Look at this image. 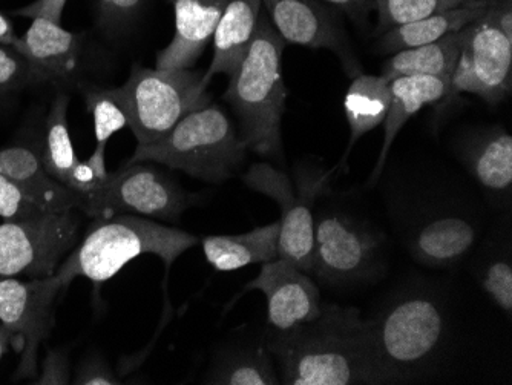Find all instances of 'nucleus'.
Masks as SVG:
<instances>
[{
    "mask_svg": "<svg viewBox=\"0 0 512 385\" xmlns=\"http://www.w3.org/2000/svg\"><path fill=\"white\" fill-rule=\"evenodd\" d=\"M267 349L278 362L283 384H385L370 320L355 307L322 304L315 320L273 333Z\"/></svg>",
    "mask_w": 512,
    "mask_h": 385,
    "instance_id": "obj_1",
    "label": "nucleus"
},
{
    "mask_svg": "<svg viewBox=\"0 0 512 385\" xmlns=\"http://www.w3.org/2000/svg\"><path fill=\"white\" fill-rule=\"evenodd\" d=\"M286 42L266 13L261 11L258 28L237 73L229 77L224 100L240 122L241 139L247 148L263 157H281V123L286 109L283 53Z\"/></svg>",
    "mask_w": 512,
    "mask_h": 385,
    "instance_id": "obj_2",
    "label": "nucleus"
},
{
    "mask_svg": "<svg viewBox=\"0 0 512 385\" xmlns=\"http://www.w3.org/2000/svg\"><path fill=\"white\" fill-rule=\"evenodd\" d=\"M197 243L198 238L189 232L134 214L94 218L82 243L66 255L56 275L65 287L79 277L102 284L142 255H157L166 266H172Z\"/></svg>",
    "mask_w": 512,
    "mask_h": 385,
    "instance_id": "obj_3",
    "label": "nucleus"
},
{
    "mask_svg": "<svg viewBox=\"0 0 512 385\" xmlns=\"http://www.w3.org/2000/svg\"><path fill=\"white\" fill-rule=\"evenodd\" d=\"M247 145L218 105L204 106L181 119L163 139L138 146L128 163L157 162L200 180L221 183L244 162Z\"/></svg>",
    "mask_w": 512,
    "mask_h": 385,
    "instance_id": "obj_4",
    "label": "nucleus"
},
{
    "mask_svg": "<svg viewBox=\"0 0 512 385\" xmlns=\"http://www.w3.org/2000/svg\"><path fill=\"white\" fill-rule=\"evenodd\" d=\"M370 324L385 384L407 381L430 366L445 336L442 307L424 293L396 298Z\"/></svg>",
    "mask_w": 512,
    "mask_h": 385,
    "instance_id": "obj_5",
    "label": "nucleus"
},
{
    "mask_svg": "<svg viewBox=\"0 0 512 385\" xmlns=\"http://www.w3.org/2000/svg\"><path fill=\"white\" fill-rule=\"evenodd\" d=\"M204 74L191 70H152L132 66L125 85L114 89L138 146L168 135L191 112L211 105Z\"/></svg>",
    "mask_w": 512,
    "mask_h": 385,
    "instance_id": "obj_6",
    "label": "nucleus"
},
{
    "mask_svg": "<svg viewBox=\"0 0 512 385\" xmlns=\"http://www.w3.org/2000/svg\"><path fill=\"white\" fill-rule=\"evenodd\" d=\"M79 235L74 211L45 212L0 223V280L56 274Z\"/></svg>",
    "mask_w": 512,
    "mask_h": 385,
    "instance_id": "obj_7",
    "label": "nucleus"
},
{
    "mask_svg": "<svg viewBox=\"0 0 512 385\" xmlns=\"http://www.w3.org/2000/svg\"><path fill=\"white\" fill-rule=\"evenodd\" d=\"M194 201L195 195L183 191L165 172L137 162L111 172L96 192L83 198L80 211L91 218L134 214L177 220Z\"/></svg>",
    "mask_w": 512,
    "mask_h": 385,
    "instance_id": "obj_8",
    "label": "nucleus"
},
{
    "mask_svg": "<svg viewBox=\"0 0 512 385\" xmlns=\"http://www.w3.org/2000/svg\"><path fill=\"white\" fill-rule=\"evenodd\" d=\"M463 31L465 40L448 97L470 93L497 105L511 93L512 37L500 28L493 4Z\"/></svg>",
    "mask_w": 512,
    "mask_h": 385,
    "instance_id": "obj_9",
    "label": "nucleus"
},
{
    "mask_svg": "<svg viewBox=\"0 0 512 385\" xmlns=\"http://www.w3.org/2000/svg\"><path fill=\"white\" fill-rule=\"evenodd\" d=\"M381 243L365 224L341 212H324L313 228L312 274L330 286L375 274Z\"/></svg>",
    "mask_w": 512,
    "mask_h": 385,
    "instance_id": "obj_10",
    "label": "nucleus"
},
{
    "mask_svg": "<svg viewBox=\"0 0 512 385\" xmlns=\"http://www.w3.org/2000/svg\"><path fill=\"white\" fill-rule=\"evenodd\" d=\"M65 289L56 274L45 278L0 280V323L20 343L16 379H30L37 373L40 344L50 335L54 303Z\"/></svg>",
    "mask_w": 512,
    "mask_h": 385,
    "instance_id": "obj_11",
    "label": "nucleus"
},
{
    "mask_svg": "<svg viewBox=\"0 0 512 385\" xmlns=\"http://www.w3.org/2000/svg\"><path fill=\"white\" fill-rule=\"evenodd\" d=\"M244 183L253 191L275 200L281 208L279 257L292 261L306 274H312L315 228L312 203L324 185L322 178H310L296 192L284 172L267 163H256L247 171Z\"/></svg>",
    "mask_w": 512,
    "mask_h": 385,
    "instance_id": "obj_12",
    "label": "nucleus"
},
{
    "mask_svg": "<svg viewBox=\"0 0 512 385\" xmlns=\"http://www.w3.org/2000/svg\"><path fill=\"white\" fill-rule=\"evenodd\" d=\"M267 17L286 43L301 47L325 48L341 60L347 76L362 74L358 57L350 47L341 20L332 5L321 0H261Z\"/></svg>",
    "mask_w": 512,
    "mask_h": 385,
    "instance_id": "obj_13",
    "label": "nucleus"
},
{
    "mask_svg": "<svg viewBox=\"0 0 512 385\" xmlns=\"http://www.w3.org/2000/svg\"><path fill=\"white\" fill-rule=\"evenodd\" d=\"M261 290L267 300V321L275 332H287L315 320L321 313L319 289L309 274L286 258L264 263L244 292Z\"/></svg>",
    "mask_w": 512,
    "mask_h": 385,
    "instance_id": "obj_14",
    "label": "nucleus"
},
{
    "mask_svg": "<svg viewBox=\"0 0 512 385\" xmlns=\"http://www.w3.org/2000/svg\"><path fill=\"white\" fill-rule=\"evenodd\" d=\"M13 48L30 62L37 85L62 83L79 68L82 39L79 34L65 30L62 24L36 17Z\"/></svg>",
    "mask_w": 512,
    "mask_h": 385,
    "instance_id": "obj_15",
    "label": "nucleus"
},
{
    "mask_svg": "<svg viewBox=\"0 0 512 385\" xmlns=\"http://www.w3.org/2000/svg\"><path fill=\"white\" fill-rule=\"evenodd\" d=\"M230 0H174L175 33L157 56L158 70H191L200 59Z\"/></svg>",
    "mask_w": 512,
    "mask_h": 385,
    "instance_id": "obj_16",
    "label": "nucleus"
},
{
    "mask_svg": "<svg viewBox=\"0 0 512 385\" xmlns=\"http://www.w3.org/2000/svg\"><path fill=\"white\" fill-rule=\"evenodd\" d=\"M0 174L10 178L48 212L82 208V197L51 177L43 165L42 152L28 145L0 148Z\"/></svg>",
    "mask_w": 512,
    "mask_h": 385,
    "instance_id": "obj_17",
    "label": "nucleus"
},
{
    "mask_svg": "<svg viewBox=\"0 0 512 385\" xmlns=\"http://www.w3.org/2000/svg\"><path fill=\"white\" fill-rule=\"evenodd\" d=\"M451 79L447 77L407 76L391 80V103L385 117L384 143L370 183L381 177L391 146L405 123L424 106L434 105L450 94Z\"/></svg>",
    "mask_w": 512,
    "mask_h": 385,
    "instance_id": "obj_18",
    "label": "nucleus"
},
{
    "mask_svg": "<svg viewBox=\"0 0 512 385\" xmlns=\"http://www.w3.org/2000/svg\"><path fill=\"white\" fill-rule=\"evenodd\" d=\"M261 7V0H230L212 39L214 59L204 74L207 86L217 74L232 77L237 73L258 28Z\"/></svg>",
    "mask_w": 512,
    "mask_h": 385,
    "instance_id": "obj_19",
    "label": "nucleus"
},
{
    "mask_svg": "<svg viewBox=\"0 0 512 385\" xmlns=\"http://www.w3.org/2000/svg\"><path fill=\"white\" fill-rule=\"evenodd\" d=\"M279 223L267 224L246 234L211 235L203 240L207 263L218 272H232L249 264L269 263L278 254Z\"/></svg>",
    "mask_w": 512,
    "mask_h": 385,
    "instance_id": "obj_20",
    "label": "nucleus"
},
{
    "mask_svg": "<svg viewBox=\"0 0 512 385\" xmlns=\"http://www.w3.org/2000/svg\"><path fill=\"white\" fill-rule=\"evenodd\" d=\"M476 229L459 217H437L422 224L411 238V252L427 266H448L462 260L476 243Z\"/></svg>",
    "mask_w": 512,
    "mask_h": 385,
    "instance_id": "obj_21",
    "label": "nucleus"
},
{
    "mask_svg": "<svg viewBox=\"0 0 512 385\" xmlns=\"http://www.w3.org/2000/svg\"><path fill=\"white\" fill-rule=\"evenodd\" d=\"M488 7L490 5L483 2L465 5V7L454 8V10L444 11V13L434 14V16L394 28L379 37L378 50L381 53L394 54L436 42L447 34L457 33L473 24L474 20L485 14Z\"/></svg>",
    "mask_w": 512,
    "mask_h": 385,
    "instance_id": "obj_22",
    "label": "nucleus"
},
{
    "mask_svg": "<svg viewBox=\"0 0 512 385\" xmlns=\"http://www.w3.org/2000/svg\"><path fill=\"white\" fill-rule=\"evenodd\" d=\"M465 31L447 34L436 42L394 53L387 60L382 76L387 80L407 76L447 77L451 79L459 62Z\"/></svg>",
    "mask_w": 512,
    "mask_h": 385,
    "instance_id": "obj_23",
    "label": "nucleus"
},
{
    "mask_svg": "<svg viewBox=\"0 0 512 385\" xmlns=\"http://www.w3.org/2000/svg\"><path fill=\"white\" fill-rule=\"evenodd\" d=\"M390 103V80L384 76L359 74L353 79L344 100L345 117L350 125L347 152L352 151L362 135L385 122Z\"/></svg>",
    "mask_w": 512,
    "mask_h": 385,
    "instance_id": "obj_24",
    "label": "nucleus"
},
{
    "mask_svg": "<svg viewBox=\"0 0 512 385\" xmlns=\"http://www.w3.org/2000/svg\"><path fill=\"white\" fill-rule=\"evenodd\" d=\"M467 163L486 191L509 195L512 188V137L503 129H494L480 137L468 149Z\"/></svg>",
    "mask_w": 512,
    "mask_h": 385,
    "instance_id": "obj_25",
    "label": "nucleus"
},
{
    "mask_svg": "<svg viewBox=\"0 0 512 385\" xmlns=\"http://www.w3.org/2000/svg\"><path fill=\"white\" fill-rule=\"evenodd\" d=\"M68 106L69 97L65 93L57 94L51 105L50 114L46 117L42 149L46 171L66 188L69 186L74 168L80 162L69 135Z\"/></svg>",
    "mask_w": 512,
    "mask_h": 385,
    "instance_id": "obj_26",
    "label": "nucleus"
},
{
    "mask_svg": "<svg viewBox=\"0 0 512 385\" xmlns=\"http://www.w3.org/2000/svg\"><path fill=\"white\" fill-rule=\"evenodd\" d=\"M207 381L221 385H275L279 376L273 366L272 353L260 346L224 356Z\"/></svg>",
    "mask_w": 512,
    "mask_h": 385,
    "instance_id": "obj_27",
    "label": "nucleus"
},
{
    "mask_svg": "<svg viewBox=\"0 0 512 385\" xmlns=\"http://www.w3.org/2000/svg\"><path fill=\"white\" fill-rule=\"evenodd\" d=\"M85 100L86 108L94 120V134H96V148L86 158V163L92 169H96L102 177L108 178L109 172L106 171L105 165L106 145L115 132L128 126V117L112 88L89 89Z\"/></svg>",
    "mask_w": 512,
    "mask_h": 385,
    "instance_id": "obj_28",
    "label": "nucleus"
},
{
    "mask_svg": "<svg viewBox=\"0 0 512 385\" xmlns=\"http://www.w3.org/2000/svg\"><path fill=\"white\" fill-rule=\"evenodd\" d=\"M476 4H480V0H375V10H378L375 34L381 36L416 20Z\"/></svg>",
    "mask_w": 512,
    "mask_h": 385,
    "instance_id": "obj_29",
    "label": "nucleus"
},
{
    "mask_svg": "<svg viewBox=\"0 0 512 385\" xmlns=\"http://www.w3.org/2000/svg\"><path fill=\"white\" fill-rule=\"evenodd\" d=\"M36 83L30 62L13 47L0 45V96Z\"/></svg>",
    "mask_w": 512,
    "mask_h": 385,
    "instance_id": "obj_30",
    "label": "nucleus"
},
{
    "mask_svg": "<svg viewBox=\"0 0 512 385\" xmlns=\"http://www.w3.org/2000/svg\"><path fill=\"white\" fill-rule=\"evenodd\" d=\"M45 212L48 211L40 206L39 201L34 200L10 178L0 174V218L16 220V218L34 217Z\"/></svg>",
    "mask_w": 512,
    "mask_h": 385,
    "instance_id": "obj_31",
    "label": "nucleus"
},
{
    "mask_svg": "<svg viewBox=\"0 0 512 385\" xmlns=\"http://www.w3.org/2000/svg\"><path fill=\"white\" fill-rule=\"evenodd\" d=\"M483 289L494 303L511 315L512 312V266L509 258L493 261L483 269L480 277Z\"/></svg>",
    "mask_w": 512,
    "mask_h": 385,
    "instance_id": "obj_32",
    "label": "nucleus"
},
{
    "mask_svg": "<svg viewBox=\"0 0 512 385\" xmlns=\"http://www.w3.org/2000/svg\"><path fill=\"white\" fill-rule=\"evenodd\" d=\"M146 0H97L99 24L108 33H117L134 22Z\"/></svg>",
    "mask_w": 512,
    "mask_h": 385,
    "instance_id": "obj_33",
    "label": "nucleus"
},
{
    "mask_svg": "<svg viewBox=\"0 0 512 385\" xmlns=\"http://www.w3.org/2000/svg\"><path fill=\"white\" fill-rule=\"evenodd\" d=\"M71 382L68 355L65 350L51 349L43 359L42 372L37 376V385H65Z\"/></svg>",
    "mask_w": 512,
    "mask_h": 385,
    "instance_id": "obj_34",
    "label": "nucleus"
},
{
    "mask_svg": "<svg viewBox=\"0 0 512 385\" xmlns=\"http://www.w3.org/2000/svg\"><path fill=\"white\" fill-rule=\"evenodd\" d=\"M77 385H119L120 379L115 376L114 370L103 359L91 358L83 362L79 372L74 376Z\"/></svg>",
    "mask_w": 512,
    "mask_h": 385,
    "instance_id": "obj_35",
    "label": "nucleus"
},
{
    "mask_svg": "<svg viewBox=\"0 0 512 385\" xmlns=\"http://www.w3.org/2000/svg\"><path fill=\"white\" fill-rule=\"evenodd\" d=\"M68 0H34L27 7L19 8L14 11L16 16L30 17H43V19H50L56 24H62L63 10Z\"/></svg>",
    "mask_w": 512,
    "mask_h": 385,
    "instance_id": "obj_36",
    "label": "nucleus"
},
{
    "mask_svg": "<svg viewBox=\"0 0 512 385\" xmlns=\"http://www.w3.org/2000/svg\"><path fill=\"white\" fill-rule=\"evenodd\" d=\"M347 14L355 24L365 27L368 16L375 10V0H321Z\"/></svg>",
    "mask_w": 512,
    "mask_h": 385,
    "instance_id": "obj_37",
    "label": "nucleus"
},
{
    "mask_svg": "<svg viewBox=\"0 0 512 385\" xmlns=\"http://www.w3.org/2000/svg\"><path fill=\"white\" fill-rule=\"evenodd\" d=\"M17 39H19V36L14 31L13 22L0 11V45L13 47Z\"/></svg>",
    "mask_w": 512,
    "mask_h": 385,
    "instance_id": "obj_38",
    "label": "nucleus"
},
{
    "mask_svg": "<svg viewBox=\"0 0 512 385\" xmlns=\"http://www.w3.org/2000/svg\"><path fill=\"white\" fill-rule=\"evenodd\" d=\"M11 339H13V335H11L10 330H8L4 324L0 323V359H2V356L7 352Z\"/></svg>",
    "mask_w": 512,
    "mask_h": 385,
    "instance_id": "obj_39",
    "label": "nucleus"
},
{
    "mask_svg": "<svg viewBox=\"0 0 512 385\" xmlns=\"http://www.w3.org/2000/svg\"><path fill=\"white\" fill-rule=\"evenodd\" d=\"M480 2H483V4L491 5L496 4V2H500V0H480Z\"/></svg>",
    "mask_w": 512,
    "mask_h": 385,
    "instance_id": "obj_40",
    "label": "nucleus"
}]
</instances>
